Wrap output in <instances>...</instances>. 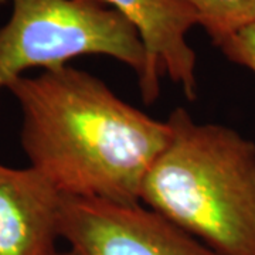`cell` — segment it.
<instances>
[{
  "label": "cell",
  "instance_id": "6da1fadb",
  "mask_svg": "<svg viewBox=\"0 0 255 255\" xmlns=\"http://www.w3.org/2000/svg\"><path fill=\"white\" fill-rule=\"evenodd\" d=\"M7 91L21 112L30 167L61 197L140 203L146 174L169 137L166 121L71 65L18 77Z\"/></svg>",
  "mask_w": 255,
  "mask_h": 255
},
{
  "label": "cell",
  "instance_id": "7a4b0ae2",
  "mask_svg": "<svg viewBox=\"0 0 255 255\" xmlns=\"http://www.w3.org/2000/svg\"><path fill=\"white\" fill-rule=\"evenodd\" d=\"M146 174L140 203L221 255H255V143L184 108Z\"/></svg>",
  "mask_w": 255,
  "mask_h": 255
},
{
  "label": "cell",
  "instance_id": "3957f363",
  "mask_svg": "<svg viewBox=\"0 0 255 255\" xmlns=\"http://www.w3.org/2000/svg\"><path fill=\"white\" fill-rule=\"evenodd\" d=\"M11 14L0 27V95L28 70H55L82 55H105L128 65L137 80L146 54L127 18L105 0H0Z\"/></svg>",
  "mask_w": 255,
  "mask_h": 255
},
{
  "label": "cell",
  "instance_id": "277c9868",
  "mask_svg": "<svg viewBox=\"0 0 255 255\" xmlns=\"http://www.w3.org/2000/svg\"><path fill=\"white\" fill-rule=\"evenodd\" d=\"M58 236L74 255H221L142 203L61 197Z\"/></svg>",
  "mask_w": 255,
  "mask_h": 255
},
{
  "label": "cell",
  "instance_id": "5b68a950",
  "mask_svg": "<svg viewBox=\"0 0 255 255\" xmlns=\"http://www.w3.org/2000/svg\"><path fill=\"white\" fill-rule=\"evenodd\" d=\"M136 28L145 48L146 65L137 80L145 104L160 95L163 75L182 88L190 101L197 97V57L187 43V33L199 17L187 0H105Z\"/></svg>",
  "mask_w": 255,
  "mask_h": 255
},
{
  "label": "cell",
  "instance_id": "8992f818",
  "mask_svg": "<svg viewBox=\"0 0 255 255\" xmlns=\"http://www.w3.org/2000/svg\"><path fill=\"white\" fill-rule=\"evenodd\" d=\"M61 196L33 167L0 163V255H55Z\"/></svg>",
  "mask_w": 255,
  "mask_h": 255
},
{
  "label": "cell",
  "instance_id": "52a82bcc",
  "mask_svg": "<svg viewBox=\"0 0 255 255\" xmlns=\"http://www.w3.org/2000/svg\"><path fill=\"white\" fill-rule=\"evenodd\" d=\"M196 10L199 26L219 47L226 38L255 21V0H187Z\"/></svg>",
  "mask_w": 255,
  "mask_h": 255
},
{
  "label": "cell",
  "instance_id": "ba28073f",
  "mask_svg": "<svg viewBox=\"0 0 255 255\" xmlns=\"http://www.w3.org/2000/svg\"><path fill=\"white\" fill-rule=\"evenodd\" d=\"M219 48L231 63L255 74V21L220 43Z\"/></svg>",
  "mask_w": 255,
  "mask_h": 255
},
{
  "label": "cell",
  "instance_id": "9c48e42d",
  "mask_svg": "<svg viewBox=\"0 0 255 255\" xmlns=\"http://www.w3.org/2000/svg\"><path fill=\"white\" fill-rule=\"evenodd\" d=\"M55 255H74V254L70 251V250H68V251H64V253H60V251H58Z\"/></svg>",
  "mask_w": 255,
  "mask_h": 255
}]
</instances>
